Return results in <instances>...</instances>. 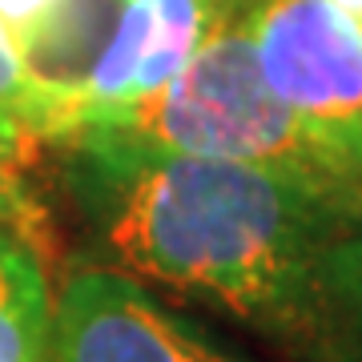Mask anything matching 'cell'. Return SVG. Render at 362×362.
<instances>
[{
	"label": "cell",
	"mask_w": 362,
	"mask_h": 362,
	"mask_svg": "<svg viewBox=\"0 0 362 362\" xmlns=\"http://www.w3.org/2000/svg\"><path fill=\"white\" fill-rule=\"evenodd\" d=\"M61 149L105 266L226 314L286 362H362V194L101 133Z\"/></svg>",
	"instance_id": "cell-1"
},
{
	"label": "cell",
	"mask_w": 362,
	"mask_h": 362,
	"mask_svg": "<svg viewBox=\"0 0 362 362\" xmlns=\"http://www.w3.org/2000/svg\"><path fill=\"white\" fill-rule=\"evenodd\" d=\"M101 133L145 149L214 157L278 177L362 194V177L298 121L266 85L246 25L230 16L161 93L93 121ZM77 137V133H73ZM65 145V141H61Z\"/></svg>",
	"instance_id": "cell-2"
},
{
	"label": "cell",
	"mask_w": 362,
	"mask_h": 362,
	"mask_svg": "<svg viewBox=\"0 0 362 362\" xmlns=\"http://www.w3.org/2000/svg\"><path fill=\"white\" fill-rule=\"evenodd\" d=\"M238 21L278 101L362 177V33L330 0H254Z\"/></svg>",
	"instance_id": "cell-3"
},
{
	"label": "cell",
	"mask_w": 362,
	"mask_h": 362,
	"mask_svg": "<svg viewBox=\"0 0 362 362\" xmlns=\"http://www.w3.org/2000/svg\"><path fill=\"white\" fill-rule=\"evenodd\" d=\"M49 362H262L165 294L105 262L73 266L52 298Z\"/></svg>",
	"instance_id": "cell-4"
},
{
	"label": "cell",
	"mask_w": 362,
	"mask_h": 362,
	"mask_svg": "<svg viewBox=\"0 0 362 362\" xmlns=\"http://www.w3.org/2000/svg\"><path fill=\"white\" fill-rule=\"evenodd\" d=\"M129 0H49L13 25L16 57L37 101V141L61 145L77 129L93 73L101 65Z\"/></svg>",
	"instance_id": "cell-5"
},
{
	"label": "cell",
	"mask_w": 362,
	"mask_h": 362,
	"mask_svg": "<svg viewBox=\"0 0 362 362\" xmlns=\"http://www.w3.org/2000/svg\"><path fill=\"white\" fill-rule=\"evenodd\" d=\"M52 290L33 233L0 230V362H49Z\"/></svg>",
	"instance_id": "cell-6"
},
{
	"label": "cell",
	"mask_w": 362,
	"mask_h": 362,
	"mask_svg": "<svg viewBox=\"0 0 362 362\" xmlns=\"http://www.w3.org/2000/svg\"><path fill=\"white\" fill-rule=\"evenodd\" d=\"M0 109L13 113L16 121L37 137V129H33V125H37V101H33L25 65H21V57H16L13 33H8L4 21H0Z\"/></svg>",
	"instance_id": "cell-7"
},
{
	"label": "cell",
	"mask_w": 362,
	"mask_h": 362,
	"mask_svg": "<svg viewBox=\"0 0 362 362\" xmlns=\"http://www.w3.org/2000/svg\"><path fill=\"white\" fill-rule=\"evenodd\" d=\"M37 202L28 197L21 173L13 169H0V230H37Z\"/></svg>",
	"instance_id": "cell-8"
},
{
	"label": "cell",
	"mask_w": 362,
	"mask_h": 362,
	"mask_svg": "<svg viewBox=\"0 0 362 362\" xmlns=\"http://www.w3.org/2000/svg\"><path fill=\"white\" fill-rule=\"evenodd\" d=\"M37 137L16 121L13 113H4L0 109V169H13V173H21V169L37 157Z\"/></svg>",
	"instance_id": "cell-9"
},
{
	"label": "cell",
	"mask_w": 362,
	"mask_h": 362,
	"mask_svg": "<svg viewBox=\"0 0 362 362\" xmlns=\"http://www.w3.org/2000/svg\"><path fill=\"white\" fill-rule=\"evenodd\" d=\"M49 0H0V21L13 28V25H21L25 16H33L37 8H45Z\"/></svg>",
	"instance_id": "cell-10"
},
{
	"label": "cell",
	"mask_w": 362,
	"mask_h": 362,
	"mask_svg": "<svg viewBox=\"0 0 362 362\" xmlns=\"http://www.w3.org/2000/svg\"><path fill=\"white\" fill-rule=\"evenodd\" d=\"M330 4H334L338 13H342V16L350 21V25H354V28L362 33V0H330Z\"/></svg>",
	"instance_id": "cell-11"
},
{
	"label": "cell",
	"mask_w": 362,
	"mask_h": 362,
	"mask_svg": "<svg viewBox=\"0 0 362 362\" xmlns=\"http://www.w3.org/2000/svg\"><path fill=\"white\" fill-rule=\"evenodd\" d=\"M221 4H226V13H230V16H242V8L254 4V0H221Z\"/></svg>",
	"instance_id": "cell-12"
}]
</instances>
